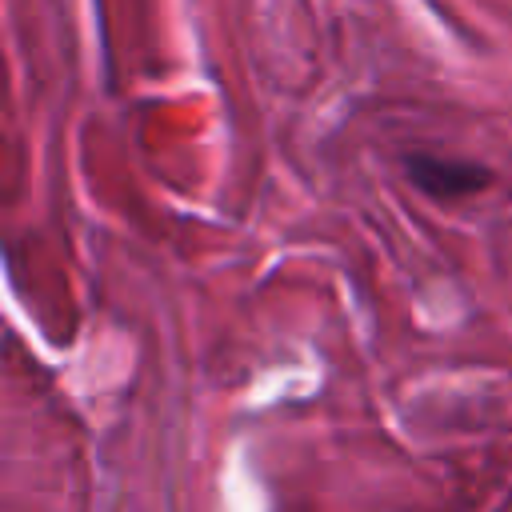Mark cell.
Returning a JSON list of instances; mask_svg holds the SVG:
<instances>
[{"mask_svg":"<svg viewBox=\"0 0 512 512\" xmlns=\"http://www.w3.org/2000/svg\"><path fill=\"white\" fill-rule=\"evenodd\" d=\"M408 180L436 200H468L480 196L492 184V172L476 160H456V156H428V152H412L404 160Z\"/></svg>","mask_w":512,"mask_h":512,"instance_id":"obj_1","label":"cell"}]
</instances>
